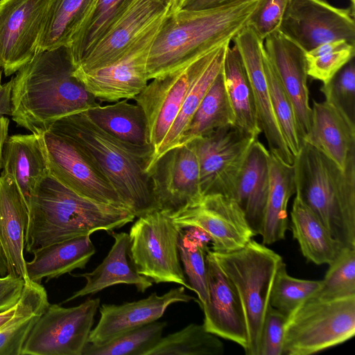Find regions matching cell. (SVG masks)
<instances>
[{
    "label": "cell",
    "mask_w": 355,
    "mask_h": 355,
    "mask_svg": "<svg viewBox=\"0 0 355 355\" xmlns=\"http://www.w3.org/2000/svg\"><path fill=\"white\" fill-rule=\"evenodd\" d=\"M76 69L69 45L38 52L12 77V120L40 135L58 119L100 105Z\"/></svg>",
    "instance_id": "cell-1"
},
{
    "label": "cell",
    "mask_w": 355,
    "mask_h": 355,
    "mask_svg": "<svg viewBox=\"0 0 355 355\" xmlns=\"http://www.w3.org/2000/svg\"><path fill=\"white\" fill-rule=\"evenodd\" d=\"M28 209L25 249L29 253L96 231L110 233L135 218L125 207L99 203L79 195L49 172L36 184Z\"/></svg>",
    "instance_id": "cell-2"
},
{
    "label": "cell",
    "mask_w": 355,
    "mask_h": 355,
    "mask_svg": "<svg viewBox=\"0 0 355 355\" xmlns=\"http://www.w3.org/2000/svg\"><path fill=\"white\" fill-rule=\"evenodd\" d=\"M259 0L202 10L180 9L162 19L150 48L149 80L180 68L233 37L248 24Z\"/></svg>",
    "instance_id": "cell-3"
},
{
    "label": "cell",
    "mask_w": 355,
    "mask_h": 355,
    "mask_svg": "<svg viewBox=\"0 0 355 355\" xmlns=\"http://www.w3.org/2000/svg\"><path fill=\"white\" fill-rule=\"evenodd\" d=\"M49 130L69 138L89 155L135 217L158 209L149 174L154 154L151 145L136 146L116 139L83 112L58 119Z\"/></svg>",
    "instance_id": "cell-4"
},
{
    "label": "cell",
    "mask_w": 355,
    "mask_h": 355,
    "mask_svg": "<svg viewBox=\"0 0 355 355\" xmlns=\"http://www.w3.org/2000/svg\"><path fill=\"white\" fill-rule=\"evenodd\" d=\"M296 192L344 247L355 248V157L344 170L304 143L295 157Z\"/></svg>",
    "instance_id": "cell-5"
},
{
    "label": "cell",
    "mask_w": 355,
    "mask_h": 355,
    "mask_svg": "<svg viewBox=\"0 0 355 355\" xmlns=\"http://www.w3.org/2000/svg\"><path fill=\"white\" fill-rule=\"evenodd\" d=\"M212 253L224 274L234 286L244 311L248 334L246 355H258L264 317L272 285L282 257L252 239L243 248Z\"/></svg>",
    "instance_id": "cell-6"
},
{
    "label": "cell",
    "mask_w": 355,
    "mask_h": 355,
    "mask_svg": "<svg viewBox=\"0 0 355 355\" xmlns=\"http://www.w3.org/2000/svg\"><path fill=\"white\" fill-rule=\"evenodd\" d=\"M354 334L355 295L306 300L288 318L283 354H313L343 343Z\"/></svg>",
    "instance_id": "cell-7"
},
{
    "label": "cell",
    "mask_w": 355,
    "mask_h": 355,
    "mask_svg": "<svg viewBox=\"0 0 355 355\" xmlns=\"http://www.w3.org/2000/svg\"><path fill=\"white\" fill-rule=\"evenodd\" d=\"M181 229L164 209L138 217L128 234L130 256L138 273L152 282L175 283L193 291L180 264Z\"/></svg>",
    "instance_id": "cell-8"
},
{
    "label": "cell",
    "mask_w": 355,
    "mask_h": 355,
    "mask_svg": "<svg viewBox=\"0 0 355 355\" xmlns=\"http://www.w3.org/2000/svg\"><path fill=\"white\" fill-rule=\"evenodd\" d=\"M100 299L63 307L49 304L32 329L21 355H83Z\"/></svg>",
    "instance_id": "cell-9"
},
{
    "label": "cell",
    "mask_w": 355,
    "mask_h": 355,
    "mask_svg": "<svg viewBox=\"0 0 355 355\" xmlns=\"http://www.w3.org/2000/svg\"><path fill=\"white\" fill-rule=\"evenodd\" d=\"M255 139L229 126L189 143L198 158L202 196L220 194L235 198L243 163Z\"/></svg>",
    "instance_id": "cell-10"
},
{
    "label": "cell",
    "mask_w": 355,
    "mask_h": 355,
    "mask_svg": "<svg viewBox=\"0 0 355 355\" xmlns=\"http://www.w3.org/2000/svg\"><path fill=\"white\" fill-rule=\"evenodd\" d=\"M40 136L49 172L56 180L92 200L127 208L100 168L78 144L49 130Z\"/></svg>",
    "instance_id": "cell-11"
},
{
    "label": "cell",
    "mask_w": 355,
    "mask_h": 355,
    "mask_svg": "<svg viewBox=\"0 0 355 355\" xmlns=\"http://www.w3.org/2000/svg\"><path fill=\"white\" fill-rule=\"evenodd\" d=\"M220 46L180 68L152 79L134 98L146 116L153 156L174 122L189 90Z\"/></svg>",
    "instance_id": "cell-12"
},
{
    "label": "cell",
    "mask_w": 355,
    "mask_h": 355,
    "mask_svg": "<svg viewBox=\"0 0 355 355\" xmlns=\"http://www.w3.org/2000/svg\"><path fill=\"white\" fill-rule=\"evenodd\" d=\"M354 17L324 0H288L278 30L305 53L339 40L355 45Z\"/></svg>",
    "instance_id": "cell-13"
},
{
    "label": "cell",
    "mask_w": 355,
    "mask_h": 355,
    "mask_svg": "<svg viewBox=\"0 0 355 355\" xmlns=\"http://www.w3.org/2000/svg\"><path fill=\"white\" fill-rule=\"evenodd\" d=\"M171 215L180 228H196L207 235L214 252L239 250L256 236L237 202L220 194L202 196Z\"/></svg>",
    "instance_id": "cell-14"
},
{
    "label": "cell",
    "mask_w": 355,
    "mask_h": 355,
    "mask_svg": "<svg viewBox=\"0 0 355 355\" xmlns=\"http://www.w3.org/2000/svg\"><path fill=\"white\" fill-rule=\"evenodd\" d=\"M51 0H0V67L16 73L38 53Z\"/></svg>",
    "instance_id": "cell-15"
},
{
    "label": "cell",
    "mask_w": 355,
    "mask_h": 355,
    "mask_svg": "<svg viewBox=\"0 0 355 355\" xmlns=\"http://www.w3.org/2000/svg\"><path fill=\"white\" fill-rule=\"evenodd\" d=\"M164 17L148 28L114 64L87 73L80 72L76 67V76L98 101L114 103L134 99L146 87L150 80L146 70L150 48Z\"/></svg>",
    "instance_id": "cell-16"
},
{
    "label": "cell",
    "mask_w": 355,
    "mask_h": 355,
    "mask_svg": "<svg viewBox=\"0 0 355 355\" xmlns=\"http://www.w3.org/2000/svg\"><path fill=\"white\" fill-rule=\"evenodd\" d=\"M149 174L158 209L172 214L202 196L198 161L191 144L165 152Z\"/></svg>",
    "instance_id": "cell-17"
},
{
    "label": "cell",
    "mask_w": 355,
    "mask_h": 355,
    "mask_svg": "<svg viewBox=\"0 0 355 355\" xmlns=\"http://www.w3.org/2000/svg\"><path fill=\"white\" fill-rule=\"evenodd\" d=\"M168 12L162 0H134L117 22L78 64L77 69L87 73L114 64L148 28Z\"/></svg>",
    "instance_id": "cell-18"
},
{
    "label": "cell",
    "mask_w": 355,
    "mask_h": 355,
    "mask_svg": "<svg viewBox=\"0 0 355 355\" xmlns=\"http://www.w3.org/2000/svg\"><path fill=\"white\" fill-rule=\"evenodd\" d=\"M206 262L208 300L200 305L204 313L202 324L207 331L236 343L245 351L248 327L239 295L209 249Z\"/></svg>",
    "instance_id": "cell-19"
},
{
    "label": "cell",
    "mask_w": 355,
    "mask_h": 355,
    "mask_svg": "<svg viewBox=\"0 0 355 355\" xmlns=\"http://www.w3.org/2000/svg\"><path fill=\"white\" fill-rule=\"evenodd\" d=\"M232 40L250 81L259 125L267 141L268 150L287 164H293L295 157L286 144L272 107L263 63V41L248 25Z\"/></svg>",
    "instance_id": "cell-20"
},
{
    "label": "cell",
    "mask_w": 355,
    "mask_h": 355,
    "mask_svg": "<svg viewBox=\"0 0 355 355\" xmlns=\"http://www.w3.org/2000/svg\"><path fill=\"white\" fill-rule=\"evenodd\" d=\"M195 300L185 293L182 286L162 295L156 293L148 297L121 304H103L99 307L100 318L90 331L88 343L102 346L132 329L158 320L172 304Z\"/></svg>",
    "instance_id": "cell-21"
},
{
    "label": "cell",
    "mask_w": 355,
    "mask_h": 355,
    "mask_svg": "<svg viewBox=\"0 0 355 355\" xmlns=\"http://www.w3.org/2000/svg\"><path fill=\"white\" fill-rule=\"evenodd\" d=\"M264 40L266 53L291 101L304 139L311 123L305 51L279 30Z\"/></svg>",
    "instance_id": "cell-22"
},
{
    "label": "cell",
    "mask_w": 355,
    "mask_h": 355,
    "mask_svg": "<svg viewBox=\"0 0 355 355\" xmlns=\"http://www.w3.org/2000/svg\"><path fill=\"white\" fill-rule=\"evenodd\" d=\"M304 142L344 170L355 157V123L331 103L313 101L311 127Z\"/></svg>",
    "instance_id": "cell-23"
},
{
    "label": "cell",
    "mask_w": 355,
    "mask_h": 355,
    "mask_svg": "<svg viewBox=\"0 0 355 355\" xmlns=\"http://www.w3.org/2000/svg\"><path fill=\"white\" fill-rule=\"evenodd\" d=\"M28 219L27 203L15 181L0 175V244L4 252L8 274L28 280L24 257Z\"/></svg>",
    "instance_id": "cell-24"
},
{
    "label": "cell",
    "mask_w": 355,
    "mask_h": 355,
    "mask_svg": "<svg viewBox=\"0 0 355 355\" xmlns=\"http://www.w3.org/2000/svg\"><path fill=\"white\" fill-rule=\"evenodd\" d=\"M114 243L107 255L92 271L83 274H71L86 279V284L71 297L61 302L67 303L78 297L94 295L117 284L133 285L144 293L153 285V282L137 271L131 259L130 237L126 232H110Z\"/></svg>",
    "instance_id": "cell-25"
},
{
    "label": "cell",
    "mask_w": 355,
    "mask_h": 355,
    "mask_svg": "<svg viewBox=\"0 0 355 355\" xmlns=\"http://www.w3.org/2000/svg\"><path fill=\"white\" fill-rule=\"evenodd\" d=\"M269 150L258 139L243 163L234 200L255 234H260L269 190Z\"/></svg>",
    "instance_id": "cell-26"
},
{
    "label": "cell",
    "mask_w": 355,
    "mask_h": 355,
    "mask_svg": "<svg viewBox=\"0 0 355 355\" xmlns=\"http://www.w3.org/2000/svg\"><path fill=\"white\" fill-rule=\"evenodd\" d=\"M1 166V174L14 179L28 205L36 184L49 172L40 135L8 137L3 146Z\"/></svg>",
    "instance_id": "cell-27"
},
{
    "label": "cell",
    "mask_w": 355,
    "mask_h": 355,
    "mask_svg": "<svg viewBox=\"0 0 355 355\" xmlns=\"http://www.w3.org/2000/svg\"><path fill=\"white\" fill-rule=\"evenodd\" d=\"M91 235H84L52 243L33 252V259L26 261L28 279L41 284L75 269H83L96 252Z\"/></svg>",
    "instance_id": "cell-28"
},
{
    "label": "cell",
    "mask_w": 355,
    "mask_h": 355,
    "mask_svg": "<svg viewBox=\"0 0 355 355\" xmlns=\"http://www.w3.org/2000/svg\"><path fill=\"white\" fill-rule=\"evenodd\" d=\"M269 190L260 234L262 243L273 244L285 239L288 230L287 207L296 192L293 164L269 152Z\"/></svg>",
    "instance_id": "cell-29"
},
{
    "label": "cell",
    "mask_w": 355,
    "mask_h": 355,
    "mask_svg": "<svg viewBox=\"0 0 355 355\" xmlns=\"http://www.w3.org/2000/svg\"><path fill=\"white\" fill-rule=\"evenodd\" d=\"M291 229L303 256L315 264L329 265L345 248L296 193L291 211Z\"/></svg>",
    "instance_id": "cell-30"
},
{
    "label": "cell",
    "mask_w": 355,
    "mask_h": 355,
    "mask_svg": "<svg viewBox=\"0 0 355 355\" xmlns=\"http://www.w3.org/2000/svg\"><path fill=\"white\" fill-rule=\"evenodd\" d=\"M225 89L234 116V127L242 133L258 139L259 125L252 89L237 47L227 46L223 64Z\"/></svg>",
    "instance_id": "cell-31"
},
{
    "label": "cell",
    "mask_w": 355,
    "mask_h": 355,
    "mask_svg": "<svg viewBox=\"0 0 355 355\" xmlns=\"http://www.w3.org/2000/svg\"><path fill=\"white\" fill-rule=\"evenodd\" d=\"M105 132L136 146L151 145L146 116L137 103L123 99L107 105H98L83 112Z\"/></svg>",
    "instance_id": "cell-32"
},
{
    "label": "cell",
    "mask_w": 355,
    "mask_h": 355,
    "mask_svg": "<svg viewBox=\"0 0 355 355\" xmlns=\"http://www.w3.org/2000/svg\"><path fill=\"white\" fill-rule=\"evenodd\" d=\"M234 112L222 68L190 119L177 146L187 144L218 128L234 126Z\"/></svg>",
    "instance_id": "cell-33"
},
{
    "label": "cell",
    "mask_w": 355,
    "mask_h": 355,
    "mask_svg": "<svg viewBox=\"0 0 355 355\" xmlns=\"http://www.w3.org/2000/svg\"><path fill=\"white\" fill-rule=\"evenodd\" d=\"M96 0H51L38 52L69 45Z\"/></svg>",
    "instance_id": "cell-34"
},
{
    "label": "cell",
    "mask_w": 355,
    "mask_h": 355,
    "mask_svg": "<svg viewBox=\"0 0 355 355\" xmlns=\"http://www.w3.org/2000/svg\"><path fill=\"white\" fill-rule=\"evenodd\" d=\"M134 0H96L69 46L76 67L124 14Z\"/></svg>",
    "instance_id": "cell-35"
},
{
    "label": "cell",
    "mask_w": 355,
    "mask_h": 355,
    "mask_svg": "<svg viewBox=\"0 0 355 355\" xmlns=\"http://www.w3.org/2000/svg\"><path fill=\"white\" fill-rule=\"evenodd\" d=\"M230 42H226L220 46L212 60L189 90L174 122L153 157L149 170L161 155L178 145L182 135L190 119L214 80L222 69L225 51Z\"/></svg>",
    "instance_id": "cell-36"
},
{
    "label": "cell",
    "mask_w": 355,
    "mask_h": 355,
    "mask_svg": "<svg viewBox=\"0 0 355 355\" xmlns=\"http://www.w3.org/2000/svg\"><path fill=\"white\" fill-rule=\"evenodd\" d=\"M224 345L203 324L191 323L180 331L162 337L146 355H220Z\"/></svg>",
    "instance_id": "cell-37"
},
{
    "label": "cell",
    "mask_w": 355,
    "mask_h": 355,
    "mask_svg": "<svg viewBox=\"0 0 355 355\" xmlns=\"http://www.w3.org/2000/svg\"><path fill=\"white\" fill-rule=\"evenodd\" d=\"M263 63L275 118L286 144L295 157L305 143L304 137L300 130L291 101L268 57L264 46Z\"/></svg>",
    "instance_id": "cell-38"
},
{
    "label": "cell",
    "mask_w": 355,
    "mask_h": 355,
    "mask_svg": "<svg viewBox=\"0 0 355 355\" xmlns=\"http://www.w3.org/2000/svg\"><path fill=\"white\" fill-rule=\"evenodd\" d=\"M205 234H196L193 227L182 228L180 230L178 250L184 272L188 277L189 284L198 295L200 306L208 300L207 281L206 254L209 249L206 241L202 239Z\"/></svg>",
    "instance_id": "cell-39"
},
{
    "label": "cell",
    "mask_w": 355,
    "mask_h": 355,
    "mask_svg": "<svg viewBox=\"0 0 355 355\" xmlns=\"http://www.w3.org/2000/svg\"><path fill=\"white\" fill-rule=\"evenodd\" d=\"M166 324V322L157 320L126 332L102 346L87 343L83 355H146L161 339Z\"/></svg>",
    "instance_id": "cell-40"
},
{
    "label": "cell",
    "mask_w": 355,
    "mask_h": 355,
    "mask_svg": "<svg viewBox=\"0 0 355 355\" xmlns=\"http://www.w3.org/2000/svg\"><path fill=\"white\" fill-rule=\"evenodd\" d=\"M355 295V248L345 247L329 265L319 288L307 299L333 300Z\"/></svg>",
    "instance_id": "cell-41"
},
{
    "label": "cell",
    "mask_w": 355,
    "mask_h": 355,
    "mask_svg": "<svg viewBox=\"0 0 355 355\" xmlns=\"http://www.w3.org/2000/svg\"><path fill=\"white\" fill-rule=\"evenodd\" d=\"M320 280H308L288 275L284 261L279 266L270 291L269 304L288 318L320 286Z\"/></svg>",
    "instance_id": "cell-42"
},
{
    "label": "cell",
    "mask_w": 355,
    "mask_h": 355,
    "mask_svg": "<svg viewBox=\"0 0 355 355\" xmlns=\"http://www.w3.org/2000/svg\"><path fill=\"white\" fill-rule=\"evenodd\" d=\"M321 92L325 101L342 110L349 119H355V64L354 58L347 62L328 83Z\"/></svg>",
    "instance_id": "cell-43"
},
{
    "label": "cell",
    "mask_w": 355,
    "mask_h": 355,
    "mask_svg": "<svg viewBox=\"0 0 355 355\" xmlns=\"http://www.w3.org/2000/svg\"><path fill=\"white\" fill-rule=\"evenodd\" d=\"M354 53L355 45L350 44L318 56H310L305 53L307 75L325 84L354 58Z\"/></svg>",
    "instance_id": "cell-44"
},
{
    "label": "cell",
    "mask_w": 355,
    "mask_h": 355,
    "mask_svg": "<svg viewBox=\"0 0 355 355\" xmlns=\"http://www.w3.org/2000/svg\"><path fill=\"white\" fill-rule=\"evenodd\" d=\"M44 311L22 315L0 329V355H21L28 336Z\"/></svg>",
    "instance_id": "cell-45"
},
{
    "label": "cell",
    "mask_w": 355,
    "mask_h": 355,
    "mask_svg": "<svg viewBox=\"0 0 355 355\" xmlns=\"http://www.w3.org/2000/svg\"><path fill=\"white\" fill-rule=\"evenodd\" d=\"M49 304L44 287L41 284L26 280L18 302L0 312V329L22 315L46 310Z\"/></svg>",
    "instance_id": "cell-46"
},
{
    "label": "cell",
    "mask_w": 355,
    "mask_h": 355,
    "mask_svg": "<svg viewBox=\"0 0 355 355\" xmlns=\"http://www.w3.org/2000/svg\"><path fill=\"white\" fill-rule=\"evenodd\" d=\"M287 320V316L269 304L261 331L258 355H283Z\"/></svg>",
    "instance_id": "cell-47"
},
{
    "label": "cell",
    "mask_w": 355,
    "mask_h": 355,
    "mask_svg": "<svg viewBox=\"0 0 355 355\" xmlns=\"http://www.w3.org/2000/svg\"><path fill=\"white\" fill-rule=\"evenodd\" d=\"M288 0H259L247 25L264 41L279 29Z\"/></svg>",
    "instance_id": "cell-48"
},
{
    "label": "cell",
    "mask_w": 355,
    "mask_h": 355,
    "mask_svg": "<svg viewBox=\"0 0 355 355\" xmlns=\"http://www.w3.org/2000/svg\"><path fill=\"white\" fill-rule=\"evenodd\" d=\"M26 284L21 277L8 274L0 277V312L15 306L19 300Z\"/></svg>",
    "instance_id": "cell-49"
},
{
    "label": "cell",
    "mask_w": 355,
    "mask_h": 355,
    "mask_svg": "<svg viewBox=\"0 0 355 355\" xmlns=\"http://www.w3.org/2000/svg\"><path fill=\"white\" fill-rule=\"evenodd\" d=\"M246 1L251 0H182L180 9L187 10H208Z\"/></svg>",
    "instance_id": "cell-50"
},
{
    "label": "cell",
    "mask_w": 355,
    "mask_h": 355,
    "mask_svg": "<svg viewBox=\"0 0 355 355\" xmlns=\"http://www.w3.org/2000/svg\"><path fill=\"white\" fill-rule=\"evenodd\" d=\"M13 78L0 85V116L11 115Z\"/></svg>",
    "instance_id": "cell-51"
},
{
    "label": "cell",
    "mask_w": 355,
    "mask_h": 355,
    "mask_svg": "<svg viewBox=\"0 0 355 355\" xmlns=\"http://www.w3.org/2000/svg\"><path fill=\"white\" fill-rule=\"evenodd\" d=\"M9 119L3 116H0V168L2 151L4 144L8 138Z\"/></svg>",
    "instance_id": "cell-52"
},
{
    "label": "cell",
    "mask_w": 355,
    "mask_h": 355,
    "mask_svg": "<svg viewBox=\"0 0 355 355\" xmlns=\"http://www.w3.org/2000/svg\"><path fill=\"white\" fill-rule=\"evenodd\" d=\"M8 275L7 261L0 244V276L3 277Z\"/></svg>",
    "instance_id": "cell-53"
},
{
    "label": "cell",
    "mask_w": 355,
    "mask_h": 355,
    "mask_svg": "<svg viewBox=\"0 0 355 355\" xmlns=\"http://www.w3.org/2000/svg\"><path fill=\"white\" fill-rule=\"evenodd\" d=\"M167 6L169 12H175L180 9L182 0H162Z\"/></svg>",
    "instance_id": "cell-54"
},
{
    "label": "cell",
    "mask_w": 355,
    "mask_h": 355,
    "mask_svg": "<svg viewBox=\"0 0 355 355\" xmlns=\"http://www.w3.org/2000/svg\"><path fill=\"white\" fill-rule=\"evenodd\" d=\"M350 2H351V7H350V9L352 12V13L354 15V9H355V7H354V4H355V1L354 0H350Z\"/></svg>",
    "instance_id": "cell-55"
},
{
    "label": "cell",
    "mask_w": 355,
    "mask_h": 355,
    "mask_svg": "<svg viewBox=\"0 0 355 355\" xmlns=\"http://www.w3.org/2000/svg\"><path fill=\"white\" fill-rule=\"evenodd\" d=\"M1 73H2V70H1V68L0 67V85H1Z\"/></svg>",
    "instance_id": "cell-56"
}]
</instances>
